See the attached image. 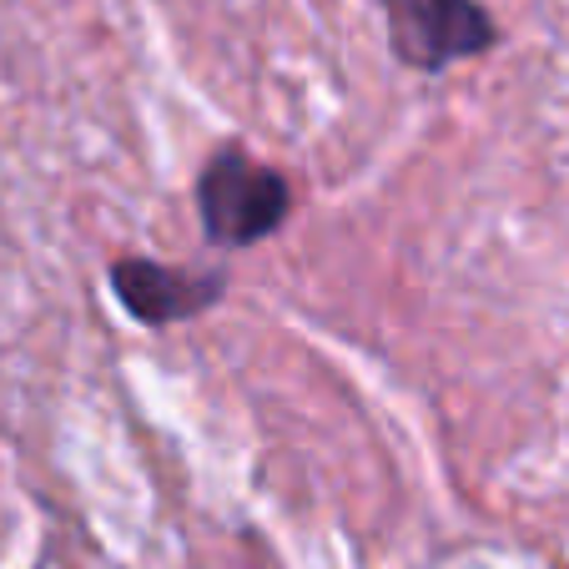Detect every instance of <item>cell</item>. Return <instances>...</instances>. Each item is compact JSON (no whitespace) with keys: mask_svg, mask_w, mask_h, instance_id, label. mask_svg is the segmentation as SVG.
<instances>
[{"mask_svg":"<svg viewBox=\"0 0 569 569\" xmlns=\"http://www.w3.org/2000/svg\"><path fill=\"white\" fill-rule=\"evenodd\" d=\"M197 212L217 248H252L288 222V177L248 151H217L197 177Z\"/></svg>","mask_w":569,"mask_h":569,"instance_id":"obj_1","label":"cell"},{"mask_svg":"<svg viewBox=\"0 0 569 569\" xmlns=\"http://www.w3.org/2000/svg\"><path fill=\"white\" fill-rule=\"evenodd\" d=\"M111 288L127 302V312L137 322H187L197 312H207L217 298H222L227 282L217 272H182V268H161V262L147 258H127L111 268Z\"/></svg>","mask_w":569,"mask_h":569,"instance_id":"obj_3","label":"cell"},{"mask_svg":"<svg viewBox=\"0 0 569 569\" xmlns=\"http://www.w3.org/2000/svg\"><path fill=\"white\" fill-rule=\"evenodd\" d=\"M383 16L393 56L413 71H449L499 41V26L473 0H383Z\"/></svg>","mask_w":569,"mask_h":569,"instance_id":"obj_2","label":"cell"}]
</instances>
